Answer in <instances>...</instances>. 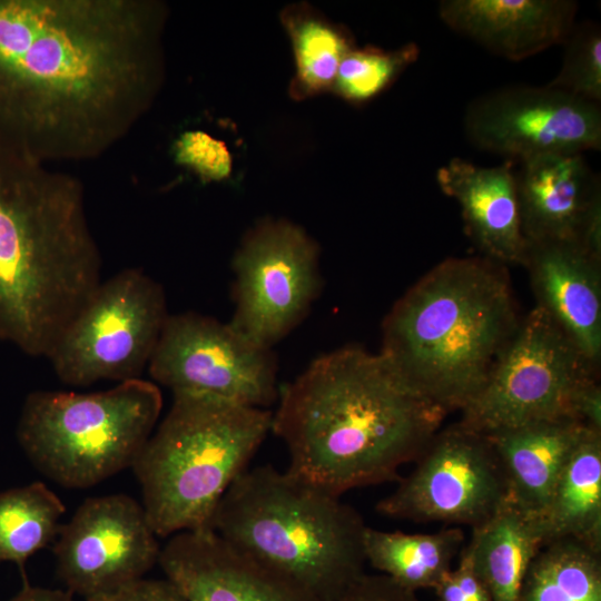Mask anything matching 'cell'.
Instances as JSON below:
<instances>
[{"mask_svg": "<svg viewBox=\"0 0 601 601\" xmlns=\"http://www.w3.org/2000/svg\"><path fill=\"white\" fill-rule=\"evenodd\" d=\"M464 532L449 528L432 534H407L366 525L363 535L365 561L381 574L416 592L434 589L463 549Z\"/></svg>", "mask_w": 601, "mask_h": 601, "instance_id": "obj_23", "label": "cell"}, {"mask_svg": "<svg viewBox=\"0 0 601 601\" xmlns=\"http://www.w3.org/2000/svg\"><path fill=\"white\" fill-rule=\"evenodd\" d=\"M173 395L268 410L277 402V359L229 323L194 312L169 315L148 363Z\"/></svg>", "mask_w": 601, "mask_h": 601, "instance_id": "obj_11", "label": "cell"}, {"mask_svg": "<svg viewBox=\"0 0 601 601\" xmlns=\"http://www.w3.org/2000/svg\"><path fill=\"white\" fill-rule=\"evenodd\" d=\"M65 504L43 482L0 492V561H26L55 542Z\"/></svg>", "mask_w": 601, "mask_h": 601, "instance_id": "obj_26", "label": "cell"}, {"mask_svg": "<svg viewBox=\"0 0 601 601\" xmlns=\"http://www.w3.org/2000/svg\"><path fill=\"white\" fill-rule=\"evenodd\" d=\"M544 543L582 541L601 549V431L587 427L540 518Z\"/></svg>", "mask_w": 601, "mask_h": 601, "instance_id": "obj_22", "label": "cell"}, {"mask_svg": "<svg viewBox=\"0 0 601 601\" xmlns=\"http://www.w3.org/2000/svg\"><path fill=\"white\" fill-rule=\"evenodd\" d=\"M508 279L489 260L450 258L393 306L381 353L446 411L482 387L518 327Z\"/></svg>", "mask_w": 601, "mask_h": 601, "instance_id": "obj_4", "label": "cell"}, {"mask_svg": "<svg viewBox=\"0 0 601 601\" xmlns=\"http://www.w3.org/2000/svg\"><path fill=\"white\" fill-rule=\"evenodd\" d=\"M543 543L540 518L508 496L489 520L473 528L464 550L493 601H518L525 573Z\"/></svg>", "mask_w": 601, "mask_h": 601, "instance_id": "obj_21", "label": "cell"}, {"mask_svg": "<svg viewBox=\"0 0 601 601\" xmlns=\"http://www.w3.org/2000/svg\"><path fill=\"white\" fill-rule=\"evenodd\" d=\"M518 601H601L600 551L574 539L543 543Z\"/></svg>", "mask_w": 601, "mask_h": 601, "instance_id": "obj_25", "label": "cell"}, {"mask_svg": "<svg viewBox=\"0 0 601 601\" xmlns=\"http://www.w3.org/2000/svg\"><path fill=\"white\" fill-rule=\"evenodd\" d=\"M101 265L82 181L0 149V341L48 358Z\"/></svg>", "mask_w": 601, "mask_h": 601, "instance_id": "obj_3", "label": "cell"}, {"mask_svg": "<svg viewBox=\"0 0 601 601\" xmlns=\"http://www.w3.org/2000/svg\"><path fill=\"white\" fill-rule=\"evenodd\" d=\"M10 601H75L72 593L68 590L49 589L42 587H31L24 580L20 592Z\"/></svg>", "mask_w": 601, "mask_h": 601, "instance_id": "obj_34", "label": "cell"}, {"mask_svg": "<svg viewBox=\"0 0 601 601\" xmlns=\"http://www.w3.org/2000/svg\"><path fill=\"white\" fill-rule=\"evenodd\" d=\"M86 601H187L168 580L140 579Z\"/></svg>", "mask_w": 601, "mask_h": 601, "instance_id": "obj_31", "label": "cell"}, {"mask_svg": "<svg viewBox=\"0 0 601 601\" xmlns=\"http://www.w3.org/2000/svg\"><path fill=\"white\" fill-rule=\"evenodd\" d=\"M516 176L522 234L526 243L578 239L600 179L582 154H551L520 161Z\"/></svg>", "mask_w": 601, "mask_h": 601, "instance_id": "obj_19", "label": "cell"}, {"mask_svg": "<svg viewBox=\"0 0 601 601\" xmlns=\"http://www.w3.org/2000/svg\"><path fill=\"white\" fill-rule=\"evenodd\" d=\"M587 427L590 426L563 418L485 435L501 463L509 497L525 512L541 518Z\"/></svg>", "mask_w": 601, "mask_h": 601, "instance_id": "obj_20", "label": "cell"}, {"mask_svg": "<svg viewBox=\"0 0 601 601\" xmlns=\"http://www.w3.org/2000/svg\"><path fill=\"white\" fill-rule=\"evenodd\" d=\"M168 316L161 285L139 268H126L101 282L48 359L72 386L140 378Z\"/></svg>", "mask_w": 601, "mask_h": 601, "instance_id": "obj_9", "label": "cell"}, {"mask_svg": "<svg viewBox=\"0 0 601 601\" xmlns=\"http://www.w3.org/2000/svg\"><path fill=\"white\" fill-rule=\"evenodd\" d=\"M337 601H421L411 591L384 574L363 573Z\"/></svg>", "mask_w": 601, "mask_h": 601, "instance_id": "obj_30", "label": "cell"}, {"mask_svg": "<svg viewBox=\"0 0 601 601\" xmlns=\"http://www.w3.org/2000/svg\"><path fill=\"white\" fill-rule=\"evenodd\" d=\"M277 402L270 431L287 447L286 471L337 496L397 477L447 412L381 352L356 346L314 359Z\"/></svg>", "mask_w": 601, "mask_h": 601, "instance_id": "obj_2", "label": "cell"}, {"mask_svg": "<svg viewBox=\"0 0 601 601\" xmlns=\"http://www.w3.org/2000/svg\"><path fill=\"white\" fill-rule=\"evenodd\" d=\"M53 554L67 590L87 600L142 579L160 548L142 504L117 493L85 500L61 525Z\"/></svg>", "mask_w": 601, "mask_h": 601, "instance_id": "obj_14", "label": "cell"}, {"mask_svg": "<svg viewBox=\"0 0 601 601\" xmlns=\"http://www.w3.org/2000/svg\"><path fill=\"white\" fill-rule=\"evenodd\" d=\"M361 515L341 496L270 465L229 486L211 529L309 601H337L363 574Z\"/></svg>", "mask_w": 601, "mask_h": 601, "instance_id": "obj_5", "label": "cell"}, {"mask_svg": "<svg viewBox=\"0 0 601 601\" xmlns=\"http://www.w3.org/2000/svg\"><path fill=\"white\" fill-rule=\"evenodd\" d=\"M413 471L376 509L395 519L479 526L508 499L501 463L485 435L462 424L435 434Z\"/></svg>", "mask_w": 601, "mask_h": 601, "instance_id": "obj_12", "label": "cell"}, {"mask_svg": "<svg viewBox=\"0 0 601 601\" xmlns=\"http://www.w3.org/2000/svg\"><path fill=\"white\" fill-rule=\"evenodd\" d=\"M434 590L440 601H464L452 570L443 575Z\"/></svg>", "mask_w": 601, "mask_h": 601, "instance_id": "obj_35", "label": "cell"}, {"mask_svg": "<svg viewBox=\"0 0 601 601\" xmlns=\"http://www.w3.org/2000/svg\"><path fill=\"white\" fill-rule=\"evenodd\" d=\"M578 10L571 0H443L439 16L456 33L520 61L563 43Z\"/></svg>", "mask_w": 601, "mask_h": 601, "instance_id": "obj_17", "label": "cell"}, {"mask_svg": "<svg viewBox=\"0 0 601 601\" xmlns=\"http://www.w3.org/2000/svg\"><path fill=\"white\" fill-rule=\"evenodd\" d=\"M280 21L295 58L290 97L304 100L331 92L343 58L354 48L351 33L304 2L284 8Z\"/></svg>", "mask_w": 601, "mask_h": 601, "instance_id": "obj_24", "label": "cell"}, {"mask_svg": "<svg viewBox=\"0 0 601 601\" xmlns=\"http://www.w3.org/2000/svg\"><path fill=\"white\" fill-rule=\"evenodd\" d=\"M173 156L179 166L193 171L203 183L229 178L233 158L226 144L203 130H187L174 142Z\"/></svg>", "mask_w": 601, "mask_h": 601, "instance_id": "obj_29", "label": "cell"}, {"mask_svg": "<svg viewBox=\"0 0 601 601\" xmlns=\"http://www.w3.org/2000/svg\"><path fill=\"white\" fill-rule=\"evenodd\" d=\"M158 563L187 601H309L213 529L169 536Z\"/></svg>", "mask_w": 601, "mask_h": 601, "instance_id": "obj_15", "label": "cell"}, {"mask_svg": "<svg viewBox=\"0 0 601 601\" xmlns=\"http://www.w3.org/2000/svg\"><path fill=\"white\" fill-rule=\"evenodd\" d=\"M595 367L536 305L518 324L482 387L461 408L460 424L487 435L538 422L575 420V396L594 380Z\"/></svg>", "mask_w": 601, "mask_h": 601, "instance_id": "obj_8", "label": "cell"}, {"mask_svg": "<svg viewBox=\"0 0 601 601\" xmlns=\"http://www.w3.org/2000/svg\"><path fill=\"white\" fill-rule=\"evenodd\" d=\"M452 572L464 601H493L486 584L477 574L464 548L461 550L459 564Z\"/></svg>", "mask_w": 601, "mask_h": 601, "instance_id": "obj_33", "label": "cell"}, {"mask_svg": "<svg viewBox=\"0 0 601 601\" xmlns=\"http://www.w3.org/2000/svg\"><path fill=\"white\" fill-rule=\"evenodd\" d=\"M577 242L601 260V189L595 191L588 205Z\"/></svg>", "mask_w": 601, "mask_h": 601, "instance_id": "obj_32", "label": "cell"}, {"mask_svg": "<svg viewBox=\"0 0 601 601\" xmlns=\"http://www.w3.org/2000/svg\"><path fill=\"white\" fill-rule=\"evenodd\" d=\"M269 410L173 395L132 465L157 536L211 529L223 496L272 427Z\"/></svg>", "mask_w": 601, "mask_h": 601, "instance_id": "obj_6", "label": "cell"}, {"mask_svg": "<svg viewBox=\"0 0 601 601\" xmlns=\"http://www.w3.org/2000/svg\"><path fill=\"white\" fill-rule=\"evenodd\" d=\"M231 268L235 308L228 323L267 348L300 324L323 286L318 244L285 219H264L252 228Z\"/></svg>", "mask_w": 601, "mask_h": 601, "instance_id": "obj_10", "label": "cell"}, {"mask_svg": "<svg viewBox=\"0 0 601 601\" xmlns=\"http://www.w3.org/2000/svg\"><path fill=\"white\" fill-rule=\"evenodd\" d=\"M158 0H0V149L95 160L151 109L165 80Z\"/></svg>", "mask_w": 601, "mask_h": 601, "instance_id": "obj_1", "label": "cell"}, {"mask_svg": "<svg viewBox=\"0 0 601 601\" xmlns=\"http://www.w3.org/2000/svg\"><path fill=\"white\" fill-rule=\"evenodd\" d=\"M513 161L482 167L453 158L439 168L441 190L454 198L470 237L493 262L523 265L528 244L522 234Z\"/></svg>", "mask_w": 601, "mask_h": 601, "instance_id": "obj_18", "label": "cell"}, {"mask_svg": "<svg viewBox=\"0 0 601 601\" xmlns=\"http://www.w3.org/2000/svg\"><path fill=\"white\" fill-rule=\"evenodd\" d=\"M538 306L597 366L601 356V260L575 240L526 243Z\"/></svg>", "mask_w": 601, "mask_h": 601, "instance_id": "obj_16", "label": "cell"}, {"mask_svg": "<svg viewBox=\"0 0 601 601\" xmlns=\"http://www.w3.org/2000/svg\"><path fill=\"white\" fill-rule=\"evenodd\" d=\"M418 55L413 42L395 50L354 47L343 58L331 92L353 105L368 102L386 90Z\"/></svg>", "mask_w": 601, "mask_h": 601, "instance_id": "obj_27", "label": "cell"}, {"mask_svg": "<svg viewBox=\"0 0 601 601\" xmlns=\"http://www.w3.org/2000/svg\"><path fill=\"white\" fill-rule=\"evenodd\" d=\"M480 150L524 160L601 147L600 104L545 86H513L474 99L463 119Z\"/></svg>", "mask_w": 601, "mask_h": 601, "instance_id": "obj_13", "label": "cell"}, {"mask_svg": "<svg viewBox=\"0 0 601 601\" xmlns=\"http://www.w3.org/2000/svg\"><path fill=\"white\" fill-rule=\"evenodd\" d=\"M560 71L548 85L592 102H601V30L594 22L574 24L563 42Z\"/></svg>", "mask_w": 601, "mask_h": 601, "instance_id": "obj_28", "label": "cell"}, {"mask_svg": "<svg viewBox=\"0 0 601 601\" xmlns=\"http://www.w3.org/2000/svg\"><path fill=\"white\" fill-rule=\"evenodd\" d=\"M162 408L141 378L95 393L36 391L21 407L17 440L30 463L68 489H87L132 467Z\"/></svg>", "mask_w": 601, "mask_h": 601, "instance_id": "obj_7", "label": "cell"}]
</instances>
